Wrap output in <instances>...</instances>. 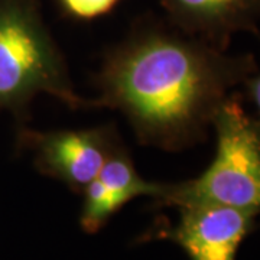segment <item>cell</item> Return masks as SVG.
<instances>
[{"label": "cell", "mask_w": 260, "mask_h": 260, "mask_svg": "<svg viewBox=\"0 0 260 260\" xmlns=\"http://www.w3.org/2000/svg\"><path fill=\"white\" fill-rule=\"evenodd\" d=\"M246 87H247V94L250 97L253 104L256 106L257 113H259V123H260V74L253 75V77H247L246 78Z\"/></svg>", "instance_id": "10"}, {"label": "cell", "mask_w": 260, "mask_h": 260, "mask_svg": "<svg viewBox=\"0 0 260 260\" xmlns=\"http://www.w3.org/2000/svg\"><path fill=\"white\" fill-rule=\"evenodd\" d=\"M178 23L223 49L234 32H256L260 0H165Z\"/></svg>", "instance_id": "6"}, {"label": "cell", "mask_w": 260, "mask_h": 260, "mask_svg": "<svg viewBox=\"0 0 260 260\" xmlns=\"http://www.w3.org/2000/svg\"><path fill=\"white\" fill-rule=\"evenodd\" d=\"M217 150L200 177L167 185L159 201L175 207L215 205L260 214V123L239 99L227 97L214 114Z\"/></svg>", "instance_id": "2"}, {"label": "cell", "mask_w": 260, "mask_h": 260, "mask_svg": "<svg viewBox=\"0 0 260 260\" xmlns=\"http://www.w3.org/2000/svg\"><path fill=\"white\" fill-rule=\"evenodd\" d=\"M97 178L106 185L116 189L127 201H132L139 195H150L159 200L167 186L164 184L145 181L138 174L127 155L119 150L114 152L110 159L104 164Z\"/></svg>", "instance_id": "7"}, {"label": "cell", "mask_w": 260, "mask_h": 260, "mask_svg": "<svg viewBox=\"0 0 260 260\" xmlns=\"http://www.w3.org/2000/svg\"><path fill=\"white\" fill-rule=\"evenodd\" d=\"M47 93L75 107L64 62L42 23L20 5L0 6V107Z\"/></svg>", "instance_id": "3"}, {"label": "cell", "mask_w": 260, "mask_h": 260, "mask_svg": "<svg viewBox=\"0 0 260 260\" xmlns=\"http://www.w3.org/2000/svg\"><path fill=\"white\" fill-rule=\"evenodd\" d=\"M84 191V204L80 223L87 233H97L126 203L123 195L106 185L99 178L93 179Z\"/></svg>", "instance_id": "8"}, {"label": "cell", "mask_w": 260, "mask_h": 260, "mask_svg": "<svg viewBox=\"0 0 260 260\" xmlns=\"http://www.w3.org/2000/svg\"><path fill=\"white\" fill-rule=\"evenodd\" d=\"M30 143L41 169L75 191L99 177L104 164L117 152L107 129L35 133Z\"/></svg>", "instance_id": "4"}, {"label": "cell", "mask_w": 260, "mask_h": 260, "mask_svg": "<svg viewBox=\"0 0 260 260\" xmlns=\"http://www.w3.org/2000/svg\"><path fill=\"white\" fill-rule=\"evenodd\" d=\"M177 227L165 233L189 260H236L237 250L254 229L256 214L215 205L179 208Z\"/></svg>", "instance_id": "5"}, {"label": "cell", "mask_w": 260, "mask_h": 260, "mask_svg": "<svg viewBox=\"0 0 260 260\" xmlns=\"http://www.w3.org/2000/svg\"><path fill=\"white\" fill-rule=\"evenodd\" d=\"M119 0H61L68 13L80 19H94L109 13Z\"/></svg>", "instance_id": "9"}, {"label": "cell", "mask_w": 260, "mask_h": 260, "mask_svg": "<svg viewBox=\"0 0 260 260\" xmlns=\"http://www.w3.org/2000/svg\"><path fill=\"white\" fill-rule=\"evenodd\" d=\"M253 71L251 55L230 56L205 41L146 32L106 61L100 104L124 113L142 140L177 149L204 133L230 88Z\"/></svg>", "instance_id": "1"}]
</instances>
